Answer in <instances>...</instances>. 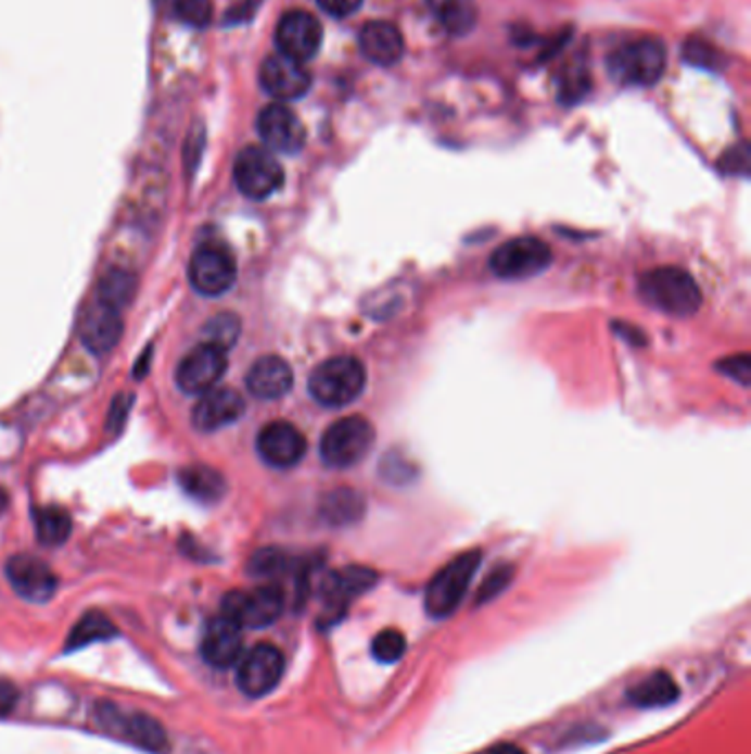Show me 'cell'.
<instances>
[{"mask_svg": "<svg viewBox=\"0 0 751 754\" xmlns=\"http://www.w3.org/2000/svg\"><path fill=\"white\" fill-rule=\"evenodd\" d=\"M639 293L650 307L670 316H692L701 307L697 280L679 267H659L644 274Z\"/></svg>", "mask_w": 751, "mask_h": 754, "instance_id": "1", "label": "cell"}, {"mask_svg": "<svg viewBox=\"0 0 751 754\" xmlns=\"http://www.w3.org/2000/svg\"><path fill=\"white\" fill-rule=\"evenodd\" d=\"M366 387V370L355 357H331L318 364L309 377V391L316 402L342 409L359 398Z\"/></svg>", "mask_w": 751, "mask_h": 754, "instance_id": "2", "label": "cell"}, {"mask_svg": "<svg viewBox=\"0 0 751 754\" xmlns=\"http://www.w3.org/2000/svg\"><path fill=\"white\" fill-rule=\"evenodd\" d=\"M665 71V47L657 38H639L609 55V73L622 85L652 87Z\"/></svg>", "mask_w": 751, "mask_h": 754, "instance_id": "3", "label": "cell"}, {"mask_svg": "<svg viewBox=\"0 0 751 754\" xmlns=\"http://www.w3.org/2000/svg\"><path fill=\"white\" fill-rule=\"evenodd\" d=\"M481 565V552H466L447 563L425 589V612L432 618H447L457 612Z\"/></svg>", "mask_w": 751, "mask_h": 754, "instance_id": "4", "label": "cell"}, {"mask_svg": "<svg viewBox=\"0 0 751 754\" xmlns=\"http://www.w3.org/2000/svg\"><path fill=\"white\" fill-rule=\"evenodd\" d=\"M374 443V428L364 417H342L327 428L320 441L322 462L331 468H351L361 462Z\"/></svg>", "mask_w": 751, "mask_h": 754, "instance_id": "5", "label": "cell"}, {"mask_svg": "<svg viewBox=\"0 0 751 754\" xmlns=\"http://www.w3.org/2000/svg\"><path fill=\"white\" fill-rule=\"evenodd\" d=\"M96 719L111 734L122 737L148 752L166 754L170 747L166 728L145 713H124L113 702H100L96 708Z\"/></svg>", "mask_w": 751, "mask_h": 754, "instance_id": "6", "label": "cell"}, {"mask_svg": "<svg viewBox=\"0 0 751 754\" xmlns=\"http://www.w3.org/2000/svg\"><path fill=\"white\" fill-rule=\"evenodd\" d=\"M284 610V593L276 585L256 587L252 591H232L222 598V616L239 627L263 629L273 625Z\"/></svg>", "mask_w": 751, "mask_h": 754, "instance_id": "7", "label": "cell"}, {"mask_svg": "<svg viewBox=\"0 0 751 754\" xmlns=\"http://www.w3.org/2000/svg\"><path fill=\"white\" fill-rule=\"evenodd\" d=\"M234 181L250 199L271 197L284 181V171L271 150L260 146L243 148L234 162Z\"/></svg>", "mask_w": 751, "mask_h": 754, "instance_id": "8", "label": "cell"}, {"mask_svg": "<svg viewBox=\"0 0 751 754\" xmlns=\"http://www.w3.org/2000/svg\"><path fill=\"white\" fill-rule=\"evenodd\" d=\"M551 248L534 237H520L500 246L489 261L492 272L498 278L518 280L545 272L551 265Z\"/></svg>", "mask_w": 751, "mask_h": 754, "instance_id": "9", "label": "cell"}, {"mask_svg": "<svg viewBox=\"0 0 751 754\" xmlns=\"http://www.w3.org/2000/svg\"><path fill=\"white\" fill-rule=\"evenodd\" d=\"M284 673V657L273 644H256L252 651L241 655L237 684L247 698H265L271 693Z\"/></svg>", "mask_w": 751, "mask_h": 754, "instance_id": "10", "label": "cell"}, {"mask_svg": "<svg viewBox=\"0 0 751 754\" xmlns=\"http://www.w3.org/2000/svg\"><path fill=\"white\" fill-rule=\"evenodd\" d=\"M225 368H228V351L203 342L181 360L177 385L188 395H203L218 385Z\"/></svg>", "mask_w": 751, "mask_h": 754, "instance_id": "11", "label": "cell"}, {"mask_svg": "<svg viewBox=\"0 0 751 754\" xmlns=\"http://www.w3.org/2000/svg\"><path fill=\"white\" fill-rule=\"evenodd\" d=\"M237 280V263L232 254L216 246L205 243L194 250L190 261V282L203 296H220Z\"/></svg>", "mask_w": 751, "mask_h": 754, "instance_id": "12", "label": "cell"}, {"mask_svg": "<svg viewBox=\"0 0 751 754\" xmlns=\"http://www.w3.org/2000/svg\"><path fill=\"white\" fill-rule=\"evenodd\" d=\"M322 34V25L314 14L303 10L287 12L276 27L278 53L295 62H307L320 51Z\"/></svg>", "mask_w": 751, "mask_h": 754, "instance_id": "13", "label": "cell"}, {"mask_svg": "<svg viewBox=\"0 0 751 754\" xmlns=\"http://www.w3.org/2000/svg\"><path fill=\"white\" fill-rule=\"evenodd\" d=\"M256 128L267 150H273V153H300L307 141L303 122L284 104L265 106L256 120Z\"/></svg>", "mask_w": 751, "mask_h": 754, "instance_id": "14", "label": "cell"}, {"mask_svg": "<svg viewBox=\"0 0 751 754\" xmlns=\"http://www.w3.org/2000/svg\"><path fill=\"white\" fill-rule=\"evenodd\" d=\"M260 87L276 100L289 102L303 98L311 87V75L303 66L282 53L269 55L260 66Z\"/></svg>", "mask_w": 751, "mask_h": 754, "instance_id": "15", "label": "cell"}, {"mask_svg": "<svg viewBox=\"0 0 751 754\" xmlns=\"http://www.w3.org/2000/svg\"><path fill=\"white\" fill-rule=\"evenodd\" d=\"M260 457L273 468H291L307 452V439L289 422H271L258 435Z\"/></svg>", "mask_w": 751, "mask_h": 754, "instance_id": "16", "label": "cell"}, {"mask_svg": "<svg viewBox=\"0 0 751 754\" xmlns=\"http://www.w3.org/2000/svg\"><path fill=\"white\" fill-rule=\"evenodd\" d=\"M8 578L18 595L29 602H47L58 591V576L53 569L29 554H18L8 561Z\"/></svg>", "mask_w": 751, "mask_h": 754, "instance_id": "17", "label": "cell"}, {"mask_svg": "<svg viewBox=\"0 0 751 754\" xmlns=\"http://www.w3.org/2000/svg\"><path fill=\"white\" fill-rule=\"evenodd\" d=\"M201 655L214 668H230L243 655V627L220 614L203 633Z\"/></svg>", "mask_w": 751, "mask_h": 754, "instance_id": "18", "label": "cell"}, {"mask_svg": "<svg viewBox=\"0 0 751 754\" xmlns=\"http://www.w3.org/2000/svg\"><path fill=\"white\" fill-rule=\"evenodd\" d=\"M245 411V400L232 389H209L192 411V424L199 430H218L237 422Z\"/></svg>", "mask_w": 751, "mask_h": 754, "instance_id": "19", "label": "cell"}, {"mask_svg": "<svg viewBox=\"0 0 751 754\" xmlns=\"http://www.w3.org/2000/svg\"><path fill=\"white\" fill-rule=\"evenodd\" d=\"M122 331H124V325H122L119 312L102 303H96L93 307H89L80 318V338L85 347L96 353L111 351L122 338Z\"/></svg>", "mask_w": 751, "mask_h": 754, "instance_id": "20", "label": "cell"}, {"mask_svg": "<svg viewBox=\"0 0 751 754\" xmlns=\"http://www.w3.org/2000/svg\"><path fill=\"white\" fill-rule=\"evenodd\" d=\"M359 47L370 62L391 66L397 64L404 55V36L393 23L372 21L361 27Z\"/></svg>", "mask_w": 751, "mask_h": 754, "instance_id": "21", "label": "cell"}, {"mask_svg": "<svg viewBox=\"0 0 751 754\" xmlns=\"http://www.w3.org/2000/svg\"><path fill=\"white\" fill-rule=\"evenodd\" d=\"M293 385L291 366L276 355H267L254 362L247 373V389L258 400H278L289 393Z\"/></svg>", "mask_w": 751, "mask_h": 754, "instance_id": "22", "label": "cell"}, {"mask_svg": "<svg viewBox=\"0 0 751 754\" xmlns=\"http://www.w3.org/2000/svg\"><path fill=\"white\" fill-rule=\"evenodd\" d=\"M374 582H378V574L368 567H346L335 574H331L324 580V602L331 610H344L346 602L353 600L355 595L368 591Z\"/></svg>", "mask_w": 751, "mask_h": 754, "instance_id": "23", "label": "cell"}, {"mask_svg": "<svg viewBox=\"0 0 751 754\" xmlns=\"http://www.w3.org/2000/svg\"><path fill=\"white\" fill-rule=\"evenodd\" d=\"M425 3L449 36H468L476 27V0H425Z\"/></svg>", "mask_w": 751, "mask_h": 754, "instance_id": "24", "label": "cell"}, {"mask_svg": "<svg viewBox=\"0 0 751 754\" xmlns=\"http://www.w3.org/2000/svg\"><path fill=\"white\" fill-rule=\"evenodd\" d=\"M628 700L639 708L670 706L679 700V687L670 673L654 670L628 691Z\"/></svg>", "mask_w": 751, "mask_h": 754, "instance_id": "25", "label": "cell"}, {"mask_svg": "<svg viewBox=\"0 0 751 754\" xmlns=\"http://www.w3.org/2000/svg\"><path fill=\"white\" fill-rule=\"evenodd\" d=\"M181 488L199 501H218L225 494V479L207 466H190L179 475Z\"/></svg>", "mask_w": 751, "mask_h": 754, "instance_id": "26", "label": "cell"}, {"mask_svg": "<svg viewBox=\"0 0 751 754\" xmlns=\"http://www.w3.org/2000/svg\"><path fill=\"white\" fill-rule=\"evenodd\" d=\"M135 289H137V280L132 274L124 269H111L102 276L98 285V303L119 312L122 307L130 303Z\"/></svg>", "mask_w": 751, "mask_h": 754, "instance_id": "27", "label": "cell"}, {"mask_svg": "<svg viewBox=\"0 0 751 754\" xmlns=\"http://www.w3.org/2000/svg\"><path fill=\"white\" fill-rule=\"evenodd\" d=\"M117 636L115 625L100 612H91L87 614L78 625H75L66 638V646L64 651H78L87 644L100 642V640H109Z\"/></svg>", "mask_w": 751, "mask_h": 754, "instance_id": "28", "label": "cell"}, {"mask_svg": "<svg viewBox=\"0 0 751 754\" xmlns=\"http://www.w3.org/2000/svg\"><path fill=\"white\" fill-rule=\"evenodd\" d=\"M71 535V516L62 507H40L36 512V537L42 545H62Z\"/></svg>", "mask_w": 751, "mask_h": 754, "instance_id": "29", "label": "cell"}, {"mask_svg": "<svg viewBox=\"0 0 751 754\" xmlns=\"http://www.w3.org/2000/svg\"><path fill=\"white\" fill-rule=\"evenodd\" d=\"M361 512H364V499L353 490H338L324 501V516L338 525L357 520Z\"/></svg>", "mask_w": 751, "mask_h": 754, "instance_id": "30", "label": "cell"}, {"mask_svg": "<svg viewBox=\"0 0 751 754\" xmlns=\"http://www.w3.org/2000/svg\"><path fill=\"white\" fill-rule=\"evenodd\" d=\"M684 58H686V62H690L699 68H708V71H723L727 64V58L723 55V51L703 38L686 40Z\"/></svg>", "mask_w": 751, "mask_h": 754, "instance_id": "31", "label": "cell"}, {"mask_svg": "<svg viewBox=\"0 0 751 754\" xmlns=\"http://www.w3.org/2000/svg\"><path fill=\"white\" fill-rule=\"evenodd\" d=\"M239 334H241V321L232 314H220L207 323L205 342L228 351L230 347H234Z\"/></svg>", "mask_w": 751, "mask_h": 754, "instance_id": "32", "label": "cell"}, {"mask_svg": "<svg viewBox=\"0 0 751 754\" xmlns=\"http://www.w3.org/2000/svg\"><path fill=\"white\" fill-rule=\"evenodd\" d=\"M406 653V636L397 629L380 631L372 640V655L380 662H397Z\"/></svg>", "mask_w": 751, "mask_h": 754, "instance_id": "33", "label": "cell"}, {"mask_svg": "<svg viewBox=\"0 0 751 754\" xmlns=\"http://www.w3.org/2000/svg\"><path fill=\"white\" fill-rule=\"evenodd\" d=\"M175 12L186 25L205 27L212 21L214 3L212 0H175Z\"/></svg>", "mask_w": 751, "mask_h": 754, "instance_id": "34", "label": "cell"}, {"mask_svg": "<svg viewBox=\"0 0 751 754\" xmlns=\"http://www.w3.org/2000/svg\"><path fill=\"white\" fill-rule=\"evenodd\" d=\"M588 91V73L582 62H575L569 66L564 80H562V91L560 98L564 102H577L584 93Z\"/></svg>", "mask_w": 751, "mask_h": 754, "instance_id": "35", "label": "cell"}, {"mask_svg": "<svg viewBox=\"0 0 751 754\" xmlns=\"http://www.w3.org/2000/svg\"><path fill=\"white\" fill-rule=\"evenodd\" d=\"M252 574L256 576H276L287 569V556L278 550H260L250 563Z\"/></svg>", "mask_w": 751, "mask_h": 754, "instance_id": "36", "label": "cell"}, {"mask_svg": "<svg viewBox=\"0 0 751 754\" xmlns=\"http://www.w3.org/2000/svg\"><path fill=\"white\" fill-rule=\"evenodd\" d=\"M511 580V567H498L492 571V576L485 580V585L479 591V602L492 600L494 595H498Z\"/></svg>", "mask_w": 751, "mask_h": 754, "instance_id": "37", "label": "cell"}, {"mask_svg": "<svg viewBox=\"0 0 751 754\" xmlns=\"http://www.w3.org/2000/svg\"><path fill=\"white\" fill-rule=\"evenodd\" d=\"M727 377H734L740 385H749L751 377V360L747 353L736 355V357H727L721 366H718Z\"/></svg>", "mask_w": 751, "mask_h": 754, "instance_id": "38", "label": "cell"}, {"mask_svg": "<svg viewBox=\"0 0 751 754\" xmlns=\"http://www.w3.org/2000/svg\"><path fill=\"white\" fill-rule=\"evenodd\" d=\"M364 0H318V5L335 18H346L361 8Z\"/></svg>", "mask_w": 751, "mask_h": 754, "instance_id": "39", "label": "cell"}, {"mask_svg": "<svg viewBox=\"0 0 751 754\" xmlns=\"http://www.w3.org/2000/svg\"><path fill=\"white\" fill-rule=\"evenodd\" d=\"M18 702V689L14 682L0 677V717H8Z\"/></svg>", "mask_w": 751, "mask_h": 754, "instance_id": "40", "label": "cell"}, {"mask_svg": "<svg viewBox=\"0 0 751 754\" xmlns=\"http://www.w3.org/2000/svg\"><path fill=\"white\" fill-rule=\"evenodd\" d=\"M130 402H132V398H124V395L115 398V402H113V406H111V413H109V428H111V430H117V428L124 424V419H126V415H128Z\"/></svg>", "mask_w": 751, "mask_h": 754, "instance_id": "41", "label": "cell"}, {"mask_svg": "<svg viewBox=\"0 0 751 754\" xmlns=\"http://www.w3.org/2000/svg\"><path fill=\"white\" fill-rule=\"evenodd\" d=\"M489 754H527L522 747L513 745V743H502V745H496Z\"/></svg>", "mask_w": 751, "mask_h": 754, "instance_id": "42", "label": "cell"}, {"mask_svg": "<svg viewBox=\"0 0 751 754\" xmlns=\"http://www.w3.org/2000/svg\"><path fill=\"white\" fill-rule=\"evenodd\" d=\"M5 503H8V501H5V492H3V490H0V512H3Z\"/></svg>", "mask_w": 751, "mask_h": 754, "instance_id": "43", "label": "cell"}]
</instances>
